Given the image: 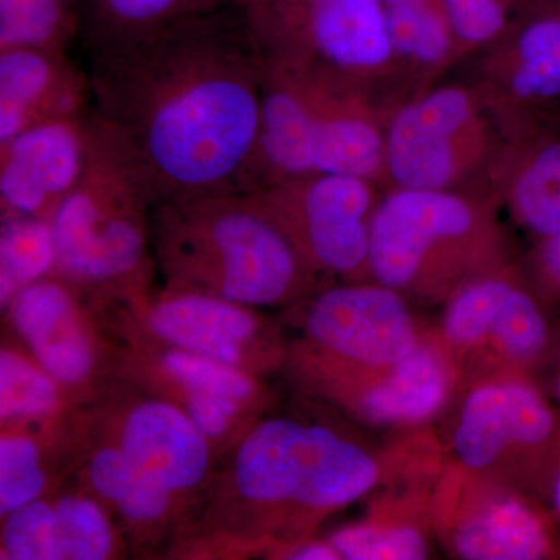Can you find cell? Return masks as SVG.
<instances>
[{"label": "cell", "mask_w": 560, "mask_h": 560, "mask_svg": "<svg viewBox=\"0 0 560 560\" xmlns=\"http://www.w3.org/2000/svg\"><path fill=\"white\" fill-rule=\"evenodd\" d=\"M305 329L329 355L382 372L420 345L407 302L383 283L323 291L308 307Z\"/></svg>", "instance_id": "obj_8"}, {"label": "cell", "mask_w": 560, "mask_h": 560, "mask_svg": "<svg viewBox=\"0 0 560 560\" xmlns=\"http://www.w3.org/2000/svg\"><path fill=\"white\" fill-rule=\"evenodd\" d=\"M117 447L147 480L175 499L208 477L209 441L186 411L167 400H143L132 407L121 422Z\"/></svg>", "instance_id": "obj_14"}, {"label": "cell", "mask_w": 560, "mask_h": 560, "mask_svg": "<svg viewBox=\"0 0 560 560\" xmlns=\"http://www.w3.org/2000/svg\"><path fill=\"white\" fill-rule=\"evenodd\" d=\"M385 18L394 50L423 62L444 57L448 49L447 24L430 0L386 7Z\"/></svg>", "instance_id": "obj_31"}, {"label": "cell", "mask_w": 560, "mask_h": 560, "mask_svg": "<svg viewBox=\"0 0 560 560\" xmlns=\"http://www.w3.org/2000/svg\"><path fill=\"white\" fill-rule=\"evenodd\" d=\"M47 486L38 442L22 433L0 441V514L2 517L40 499Z\"/></svg>", "instance_id": "obj_29"}, {"label": "cell", "mask_w": 560, "mask_h": 560, "mask_svg": "<svg viewBox=\"0 0 560 560\" xmlns=\"http://www.w3.org/2000/svg\"><path fill=\"white\" fill-rule=\"evenodd\" d=\"M147 324L172 348L200 353L243 371H248L261 330L256 313L246 305L173 287L151 302Z\"/></svg>", "instance_id": "obj_15"}, {"label": "cell", "mask_w": 560, "mask_h": 560, "mask_svg": "<svg viewBox=\"0 0 560 560\" xmlns=\"http://www.w3.org/2000/svg\"><path fill=\"white\" fill-rule=\"evenodd\" d=\"M381 466L366 448L329 427L276 418L243 438L231 466L238 499L259 508L340 510L370 493Z\"/></svg>", "instance_id": "obj_5"}, {"label": "cell", "mask_w": 560, "mask_h": 560, "mask_svg": "<svg viewBox=\"0 0 560 560\" xmlns=\"http://www.w3.org/2000/svg\"><path fill=\"white\" fill-rule=\"evenodd\" d=\"M60 559L103 560L114 550L113 526L106 512L86 495H66L55 503Z\"/></svg>", "instance_id": "obj_27"}, {"label": "cell", "mask_w": 560, "mask_h": 560, "mask_svg": "<svg viewBox=\"0 0 560 560\" xmlns=\"http://www.w3.org/2000/svg\"><path fill=\"white\" fill-rule=\"evenodd\" d=\"M453 547L467 560H536L550 551V537L522 501L499 499L458 526Z\"/></svg>", "instance_id": "obj_17"}, {"label": "cell", "mask_w": 560, "mask_h": 560, "mask_svg": "<svg viewBox=\"0 0 560 560\" xmlns=\"http://www.w3.org/2000/svg\"><path fill=\"white\" fill-rule=\"evenodd\" d=\"M442 3L448 24L467 43H485L503 28L501 0H442Z\"/></svg>", "instance_id": "obj_35"}, {"label": "cell", "mask_w": 560, "mask_h": 560, "mask_svg": "<svg viewBox=\"0 0 560 560\" xmlns=\"http://www.w3.org/2000/svg\"><path fill=\"white\" fill-rule=\"evenodd\" d=\"M242 13L278 68L330 77L378 68L394 50L382 0H256Z\"/></svg>", "instance_id": "obj_6"}, {"label": "cell", "mask_w": 560, "mask_h": 560, "mask_svg": "<svg viewBox=\"0 0 560 560\" xmlns=\"http://www.w3.org/2000/svg\"><path fill=\"white\" fill-rule=\"evenodd\" d=\"M161 371L180 393L213 394L248 404L257 386L248 371L221 363L210 357L168 346L161 353Z\"/></svg>", "instance_id": "obj_26"}, {"label": "cell", "mask_w": 560, "mask_h": 560, "mask_svg": "<svg viewBox=\"0 0 560 560\" xmlns=\"http://www.w3.org/2000/svg\"><path fill=\"white\" fill-rule=\"evenodd\" d=\"M94 117L90 160L50 215L57 272L81 290H138L151 268L156 201L119 143Z\"/></svg>", "instance_id": "obj_3"}, {"label": "cell", "mask_w": 560, "mask_h": 560, "mask_svg": "<svg viewBox=\"0 0 560 560\" xmlns=\"http://www.w3.org/2000/svg\"><path fill=\"white\" fill-rule=\"evenodd\" d=\"M490 337L495 338L501 350L511 359L533 360L547 346V320L533 298L512 285L493 323Z\"/></svg>", "instance_id": "obj_33"}, {"label": "cell", "mask_w": 560, "mask_h": 560, "mask_svg": "<svg viewBox=\"0 0 560 560\" xmlns=\"http://www.w3.org/2000/svg\"><path fill=\"white\" fill-rule=\"evenodd\" d=\"M313 268L350 275L368 265L372 195L366 179L307 175L259 190Z\"/></svg>", "instance_id": "obj_7"}, {"label": "cell", "mask_w": 560, "mask_h": 560, "mask_svg": "<svg viewBox=\"0 0 560 560\" xmlns=\"http://www.w3.org/2000/svg\"><path fill=\"white\" fill-rule=\"evenodd\" d=\"M523 226L547 238L560 232V140H545L525 161L511 191Z\"/></svg>", "instance_id": "obj_23"}, {"label": "cell", "mask_w": 560, "mask_h": 560, "mask_svg": "<svg viewBox=\"0 0 560 560\" xmlns=\"http://www.w3.org/2000/svg\"><path fill=\"white\" fill-rule=\"evenodd\" d=\"M256 0H197L195 13H209V11L248 9Z\"/></svg>", "instance_id": "obj_39"}, {"label": "cell", "mask_w": 560, "mask_h": 560, "mask_svg": "<svg viewBox=\"0 0 560 560\" xmlns=\"http://www.w3.org/2000/svg\"><path fill=\"white\" fill-rule=\"evenodd\" d=\"M385 147L364 119L331 98L320 73L265 65L261 117L246 191L307 175L370 178Z\"/></svg>", "instance_id": "obj_4"}, {"label": "cell", "mask_w": 560, "mask_h": 560, "mask_svg": "<svg viewBox=\"0 0 560 560\" xmlns=\"http://www.w3.org/2000/svg\"><path fill=\"white\" fill-rule=\"evenodd\" d=\"M84 0H0V50H68L83 27Z\"/></svg>", "instance_id": "obj_22"}, {"label": "cell", "mask_w": 560, "mask_h": 560, "mask_svg": "<svg viewBox=\"0 0 560 560\" xmlns=\"http://www.w3.org/2000/svg\"><path fill=\"white\" fill-rule=\"evenodd\" d=\"M329 541L348 560H419L429 555L423 534L408 525L359 523L331 534Z\"/></svg>", "instance_id": "obj_30"}, {"label": "cell", "mask_w": 560, "mask_h": 560, "mask_svg": "<svg viewBox=\"0 0 560 560\" xmlns=\"http://www.w3.org/2000/svg\"><path fill=\"white\" fill-rule=\"evenodd\" d=\"M150 228L154 265L173 289L270 307L293 300L315 271L259 191L162 201Z\"/></svg>", "instance_id": "obj_2"}, {"label": "cell", "mask_w": 560, "mask_h": 560, "mask_svg": "<svg viewBox=\"0 0 560 560\" xmlns=\"http://www.w3.org/2000/svg\"><path fill=\"white\" fill-rule=\"evenodd\" d=\"M510 412L511 441L522 447H537L550 440L555 415L544 397L522 381L504 382Z\"/></svg>", "instance_id": "obj_34"}, {"label": "cell", "mask_w": 560, "mask_h": 560, "mask_svg": "<svg viewBox=\"0 0 560 560\" xmlns=\"http://www.w3.org/2000/svg\"><path fill=\"white\" fill-rule=\"evenodd\" d=\"M92 138L91 110L33 125L0 143L2 217L50 219L83 175Z\"/></svg>", "instance_id": "obj_9"}, {"label": "cell", "mask_w": 560, "mask_h": 560, "mask_svg": "<svg viewBox=\"0 0 560 560\" xmlns=\"http://www.w3.org/2000/svg\"><path fill=\"white\" fill-rule=\"evenodd\" d=\"M289 558L294 560L341 559L330 541H313V544L302 545L298 550L291 551Z\"/></svg>", "instance_id": "obj_38"}, {"label": "cell", "mask_w": 560, "mask_h": 560, "mask_svg": "<svg viewBox=\"0 0 560 560\" xmlns=\"http://www.w3.org/2000/svg\"><path fill=\"white\" fill-rule=\"evenodd\" d=\"M474 226V209L463 198L444 190L401 189L372 215L368 267L378 283L407 289L434 249L458 241Z\"/></svg>", "instance_id": "obj_10"}, {"label": "cell", "mask_w": 560, "mask_h": 560, "mask_svg": "<svg viewBox=\"0 0 560 560\" xmlns=\"http://www.w3.org/2000/svg\"><path fill=\"white\" fill-rule=\"evenodd\" d=\"M470 119L469 95L456 88L433 92L397 114L385 151L401 189L442 190L451 184L455 139Z\"/></svg>", "instance_id": "obj_13"}, {"label": "cell", "mask_w": 560, "mask_h": 560, "mask_svg": "<svg viewBox=\"0 0 560 560\" xmlns=\"http://www.w3.org/2000/svg\"><path fill=\"white\" fill-rule=\"evenodd\" d=\"M447 396L444 360L436 350L419 345L361 396L360 410L372 422L416 423L436 415Z\"/></svg>", "instance_id": "obj_16"}, {"label": "cell", "mask_w": 560, "mask_h": 560, "mask_svg": "<svg viewBox=\"0 0 560 560\" xmlns=\"http://www.w3.org/2000/svg\"><path fill=\"white\" fill-rule=\"evenodd\" d=\"M544 241L539 254L540 268L545 278L560 290V232Z\"/></svg>", "instance_id": "obj_37"}, {"label": "cell", "mask_w": 560, "mask_h": 560, "mask_svg": "<svg viewBox=\"0 0 560 560\" xmlns=\"http://www.w3.org/2000/svg\"><path fill=\"white\" fill-rule=\"evenodd\" d=\"M245 405L231 397L186 393L183 410L189 416L194 425L201 431L202 436L210 442L219 441L230 433L232 427L241 419Z\"/></svg>", "instance_id": "obj_36"}, {"label": "cell", "mask_w": 560, "mask_h": 560, "mask_svg": "<svg viewBox=\"0 0 560 560\" xmlns=\"http://www.w3.org/2000/svg\"><path fill=\"white\" fill-rule=\"evenodd\" d=\"M383 7L408 5V3L423 2V0H382Z\"/></svg>", "instance_id": "obj_40"}, {"label": "cell", "mask_w": 560, "mask_h": 560, "mask_svg": "<svg viewBox=\"0 0 560 560\" xmlns=\"http://www.w3.org/2000/svg\"><path fill=\"white\" fill-rule=\"evenodd\" d=\"M511 86L525 101L560 98V10L547 11L523 28Z\"/></svg>", "instance_id": "obj_24"}, {"label": "cell", "mask_w": 560, "mask_h": 560, "mask_svg": "<svg viewBox=\"0 0 560 560\" xmlns=\"http://www.w3.org/2000/svg\"><path fill=\"white\" fill-rule=\"evenodd\" d=\"M91 488L121 517L135 525H156L171 514L175 497L147 480L117 445H106L91 456Z\"/></svg>", "instance_id": "obj_18"}, {"label": "cell", "mask_w": 560, "mask_h": 560, "mask_svg": "<svg viewBox=\"0 0 560 560\" xmlns=\"http://www.w3.org/2000/svg\"><path fill=\"white\" fill-rule=\"evenodd\" d=\"M91 110L90 72L70 60L68 50H0V143L33 125Z\"/></svg>", "instance_id": "obj_12"}, {"label": "cell", "mask_w": 560, "mask_h": 560, "mask_svg": "<svg viewBox=\"0 0 560 560\" xmlns=\"http://www.w3.org/2000/svg\"><path fill=\"white\" fill-rule=\"evenodd\" d=\"M88 57L92 113L156 205L245 191L265 62L242 11L189 14Z\"/></svg>", "instance_id": "obj_1"}, {"label": "cell", "mask_w": 560, "mask_h": 560, "mask_svg": "<svg viewBox=\"0 0 560 560\" xmlns=\"http://www.w3.org/2000/svg\"><path fill=\"white\" fill-rule=\"evenodd\" d=\"M555 504H556V510H558L559 515H560V471H559L558 478H556V482H555Z\"/></svg>", "instance_id": "obj_41"}, {"label": "cell", "mask_w": 560, "mask_h": 560, "mask_svg": "<svg viewBox=\"0 0 560 560\" xmlns=\"http://www.w3.org/2000/svg\"><path fill=\"white\" fill-rule=\"evenodd\" d=\"M3 518H5L2 529L3 559H60L55 504L38 499L24 504Z\"/></svg>", "instance_id": "obj_32"}, {"label": "cell", "mask_w": 560, "mask_h": 560, "mask_svg": "<svg viewBox=\"0 0 560 560\" xmlns=\"http://www.w3.org/2000/svg\"><path fill=\"white\" fill-rule=\"evenodd\" d=\"M512 283L486 279L470 283L456 294L444 316V334L456 346L471 348L490 337L501 305Z\"/></svg>", "instance_id": "obj_28"}, {"label": "cell", "mask_w": 560, "mask_h": 560, "mask_svg": "<svg viewBox=\"0 0 560 560\" xmlns=\"http://www.w3.org/2000/svg\"><path fill=\"white\" fill-rule=\"evenodd\" d=\"M84 32L88 54L128 43L189 16L197 0H84Z\"/></svg>", "instance_id": "obj_19"}, {"label": "cell", "mask_w": 560, "mask_h": 560, "mask_svg": "<svg viewBox=\"0 0 560 560\" xmlns=\"http://www.w3.org/2000/svg\"><path fill=\"white\" fill-rule=\"evenodd\" d=\"M77 291L75 283L55 272L25 287L7 304L32 359L66 388L91 381L98 361L94 338L81 319Z\"/></svg>", "instance_id": "obj_11"}, {"label": "cell", "mask_w": 560, "mask_h": 560, "mask_svg": "<svg viewBox=\"0 0 560 560\" xmlns=\"http://www.w3.org/2000/svg\"><path fill=\"white\" fill-rule=\"evenodd\" d=\"M57 272V249L50 219L2 217L0 232V301L3 307L21 290Z\"/></svg>", "instance_id": "obj_21"}, {"label": "cell", "mask_w": 560, "mask_h": 560, "mask_svg": "<svg viewBox=\"0 0 560 560\" xmlns=\"http://www.w3.org/2000/svg\"><path fill=\"white\" fill-rule=\"evenodd\" d=\"M61 385L35 360L13 349L0 355V416L2 422L47 418L60 405Z\"/></svg>", "instance_id": "obj_25"}, {"label": "cell", "mask_w": 560, "mask_h": 560, "mask_svg": "<svg viewBox=\"0 0 560 560\" xmlns=\"http://www.w3.org/2000/svg\"><path fill=\"white\" fill-rule=\"evenodd\" d=\"M512 444L504 382L486 383L469 394L460 408L453 447L464 466L488 469Z\"/></svg>", "instance_id": "obj_20"}]
</instances>
